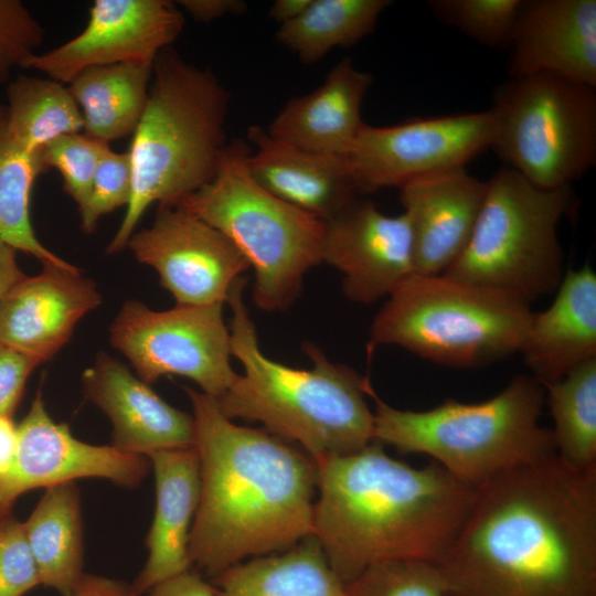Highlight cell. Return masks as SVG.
Masks as SVG:
<instances>
[{"instance_id": "44dd1931", "label": "cell", "mask_w": 596, "mask_h": 596, "mask_svg": "<svg viewBox=\"0 0 596 596\" xmlns=\"http://www.w3.org/2000/svg\"><path fill=\"white\" fill-rule=\"evenodd\" d=\"M247 140L252 178L279 200L324 222L358 199L347 157L300 149L256 125Z\"/></svg>"}, {"instance_id": "f1b7e54d", "label": "cell", "mask_w": 596, "mask_h": 596, "mask_svg": "<svg viewBox=\"0 0 596 596\" xmlns=\"http://www.w3.org/2000/svg\"><path fill=\"white\" fill-rule=\"evenodd\" d=\"M387 0H311L305 12L279 26L277 41L304 63H315L334 47L355 44L375 29Z\"/></svg>"}, {"instance_id": "d590c367", "label": "cell", "mask_w": 596, "mask_h": 596, "mask_svg": "<svg viewBox=\"0 0 596 596\" xmlns=\"http://www.w3.org/2000/svg\"><path fill=\"white\" fill-rule=\"evenodd\" d=\"M44 30L19 0H0V82L24 66L43 43Z\"/></svg>"}, {"instance_id": "603a6c76", "label": "cell", "mask_w": 596, "mask_h": 596, "mask_svg": "<svg viewBox=\"0 0 596 596\" xmlns=\"http://www.w3.org/2000/svg\"><path fill=\"white\" fill-rule=\"evenodd\" d=\"M156 481V507L147 534L148 558L132 583L141 595L192 568L189 539L201 494L195 446L158 450L148 456Z\"/></svg>"}, {"instance_id": "cb8c5ba5", "label": "cell", "mask_w": 596, "mask_h": 596, "mask_svg": "<svg viewBox=\"0 0 596 596\" xmlns=\"http://www.w3.org/2000/svg\"><path fill=\"white\" fill-rule=\"evenodd\" d=\"M373 76L347 57L312 92L286 103L266 129L300 149L347 157L364 125L361 108Z\"/></svg>"}, {"instance_id": "836d02e7", "label": "cell", "mask_w": 596, "mask_h": 596, "mask_svg": "<svg viewBox=\"0 0 596 596\" xmlns=\"http://www.w3.org/2000/svg\"><path fill=\"white\" fill-rule=\"evenodd\" d=\"M109 143L83 132L67 134L49 142L42 150L45 170L56 169L63 179V189L77 204L84 205L99 159Z\"/></svg>"}, {"instance_id": "30bf717a", "label": "cell", "mask_w": 596, "mask_h": 596, "mask_svg": "<svg viewBox=\"0 0 596 596\" xmlns=\"http://www.w3.org/2000/svg\"><path fill=\"white\" fill-rule=\"evenodd\" d=\"M489 111L490 148L539 188L572 185L596 163V87L550 73L510 78Z\"/></svg>"}, {"instance_id": "f35d334b", "label": "cell", "mask_w": 596, "mask_h": 596, "mask_svg": "<svg viewBox=\"0 0 596 596\" xmlns=\"http://www.w3.org/2000/svg\"><path fill=\"white\" fill-rule=\"evenodd\" d=\"M139 596H215V588L191 568L155 585Z\"/></svg>"}, {"instance_id": "7a4b0ae2", "label": "cell", "mask_w": 596, "mask_h": 596, "mask_svg": "<svg viewBox=\"0 0 596 596\" xmlns=\"http://www.w3.org/2000/svg\"><path fill=\"white\" fill-rule=\"evenodd\" d=\"M185 392L201 475L189 539L192 566L213 578L246 558L286 551L312 534L317 462L264 428L236 425L214 397Z\"/></svg>"}, {"instance_id": "7c38bea8", "label": "cell", "mask_w": 596, "mask_h": 596, "mask_svg": "<svg viewBox=\"0 0 596 596\" xmlns=\"http://www.w3.org/2000/svg\"><path fill=\"white\" fill-rule=\"evenodd\" d=\"M492 136L489 109L386 127L364 124L347 160L359 193L400 189L422 177L464 168L491 147Z\"/></svg>"}, {"instance_id": "4316f807", "label": "cell", "mask_w": 596, "mask_h": 596, "mask_svg": "<svg viewBox=\"0 0 596 596\" xmlns=\"http://www.w3.org/2000/svg\"><path fill=\"white\" fill-rule=\"evenodd\" d=\"M152 64L118 63L78 73L67 87L83 117V134L109 143L132 136L143 113Z\"/></svg>"}, {"instance_id": "b9f144b4", "label": "cell", "mask_w": 596, "mask_h": 596, "mask_svg": "<svg viewBox=\"0 0 596 596\" xmlns=\"http://www.w3.org/2000/svg\"><path fill=\"white\" fill-rule=\"evenodd\" d=\"M18 447V426L12 417L0 415V478L13 467Z\"/></svg>"}, {"instance_id": "ffe728a7", "label": "cell", "mask_w": 596, "mask_h": 596, "mask_svg": "<svg viewBox=\"0 0 596 596\" xmlns=\"http://www.w3.org/2000/svg\"><path fill=\"white\" fill-rule=\"evenodd\" d=\"M486 188V181L464 167L418 178L398 189L409 222L414 274H444L460 256L472 234Z\"/></svg>"}, {"instance_id": "e0dca14e", "label": "cell", "mask_w": 596, "mask_h": 596, "mask_svg": "<svg viewBox=\"0 0 596 596\" xmlns=\"http://www.w3.org/2000/svg\"><path fill=\"white\" fill-rule=\"evenodd\" d=\"M100 302L95 281L75 265H44L40 274L24 276L1 298L0 343L41 364L68 342L81 319Z\"/></svg>"}, {"instance_id": "e575fe53", "label": "cell", "mask_w": 596, "mask_h": 596, "mask_svg": "<svg viewBox=\"0 0 596 596\" xmlns=\"http://www.w3.org/2000/svg\"><path fill=\"white\" fill-rule=\"evenodd\" d=\"M131 184L128 152H117L108 147L99 159L88 196L78 210L83 232L92 234L100 217L120 206H127Z\"/></svg>"}, {"instance_id": "7bdbcfd3", "label": "cell", "mask_w": 596, "mask_h": 596, "mask_svg": "<svg viewBox=\"0 0 596 596\" xmlns=\"http://www.w3.org/2000/svg\"><path fill=\"white\" fill-rule=\"evenodd\" d=\"M24 276L17 263V251L0 240V300Z\"/></svg>"}, {"instance_id": "3957f363", "label": "cell", "mask_w": 596, "mask_h": 596, "mask_svg": "<svg viewBox=\"0 0 596 596\" xmlns=\"http://www.w3.org/2000/svg\"><path fill=\"white\" fill-rule=\"evenodd\" d=\"M373 440L318 466L312 534L345 583L394 560L438 563L462 525L477 487L432 461L397 460Z\"/></svg>"}, {"instance_id": "6da1fadb", "label": "cell", "mask_w": 596, "mask_h": 596, "mask_svg": "<svg viewBox=\"0 0 596 596\" xmlns=\"http://www.w3.org/2000/svg\"><path fill=\"white\" fill-rule=\"evenodd\" d=\"M437 564L446 596H596V469L554 454L481 483Z\"/></svg>"}, {"instance_id": "1f68e13d", "label": "cell", "mask_w": 596, "mask_h": 596, "mask_svg": "<svg viewBox=\"0 0 596 596\" xmlns=\"http://www.w3.org/2000/svg\"><path fill=\"white\" fill-rule=\"evenodd\" d=\"M522 0H430L443 23L492 49H509Z\"/></svg>"}, {"instance_id": "d4e9b609", "label": "cell", "mask_w": 596, "mask_h": 596, "mask_svg": "<svg viewBox=\"0 0 596 596\" xmlns=\"http://www.w3.org/2000/svg\"><path fill=\"white\" fill-rule=\"evenodd\" d=\"M211 583L215 596H352L313 534L286 551L233 565Z\"/></svg>"}, {"instance_id": "9a60e30c", "label": "cell", "mask_w": 596, "mask_h": 596, "mask_svg": "<svg viewBox=\"0 0 596 596\" xmlns=\"http://www.w3.org/2000/svg\"><path fill=\"white\" fill-rule=\"evenodd\" d=\"M149 467L146 456L75 438L67 424L56 423L50 416L39 391L18 425L13 467L0 478V517L11 513L15 500L32 489H46L81 478H100L136 488L148 475Z\"/></svg>"}, {"instance_id": "f546056e", "label": "cell", "mask_w": 596, "mask_h": 596, "mask_svg": "<svg viewBox=\"0 0 596 596\" xmlns=\"http://www.w3.org/2000/svg\"><path fill=\"white\" fill-rule=\"evenodd\" d=\"M44 171L42 151L29 152L11 138L7 108L0 105V240L17 252L34 256L43 266H70L40 242L32 226L31 193Z\"/></svg>"}, {"instance_id": "4fadbf2b", "label": "cell", "mask_w": 596, "mask_h": 596, "mask_svg": "<svg viewBox=\"0 0 596 596\" xmlns=\"http://www.w3.org/2000/svg\"><path fill=\"white\" fill-rule=\"evenodd\" d=\"M126 248L156 269L175 305H224L249 269L227 237L175 205L158 206L150 226L136 231Z\"/></svg>"}, {"instance_id": "8d00e7d4", "label": "cell", "mask_w": 596, "mask_h": 596, "mask_svg": "<svg viewBox=\"0 0 596 596\" xmlns=\"http://www.w3.org/2000/svg\"><path fill=\"white\" fill-rule=\"evenodd\" d=\"M39 584L23 523L11 513L0 517V596H22Z\"/></svg>"}, {"instance_id": "9c48e42d", "label": "cell", "mask_w": 596, "mask_h": 596, "mask_svg": "<svg viewBox=\"0 0 596 596\" xmlns=\"http://www.w3.org/2000/svg\"><path fill=\"white\" fill-rule=\"evenodd\" d=\"M486 184L470 240L444 275L529 305L555 292L565 274L557 230L574 199L572 185L539 188L507 167Z\"/></svg>"}, {"instance_id": "52a82bcc", "label": "cell", "mask_w": 596, "mask_h": 596, "mask_svg": "<svg viewBox=\"0 0 596 596\" xmlns=\"http://www.w3.org/2000/svg\"><path fill=\"white\" fill-rule=\"evenodd\" d=\"M532 313L528 302L502 290L444 274H412L375 315L369 343L478 369L520 352Z\"/></svg>"}, {"instance_id": "8fae6325", "label": "cell", "mask_w": 596, "mask_h": 596, "mask_svg": "<svg viewBox=\"0 0 596 596\" xmlns=\"http://www.w3.org/2000/svg\"><path fill=\"white\" fill-rule=\"evenodd\" d=\"M109 342L147 384L180 375L217 398L238 374L231 364V332L222 304L157 311L128 300L110 323Z\"/></svg>"}, {"instance_id": "5b68a950", "label": "cell", "mask_w": 596, "mask_h": 596, "mask_svg": "<svg viewBox=\"0 0 596 596\" xmlns=\"http://www.w3.org/2000/svg\"><path fill=\"white\" fill-rule=\"evenodd\" d=\"M230 93L210 68L172 46L152 64L147 103L128 152L131 196L106 253H120L145 212L175 205L210 182L227 145Z\"/></svg>"}, {"instance_id": "ba28073f", "label": "cell", "mask_w": 596, "mask_h": 596, "mask_svg": "<svg viewBox=\"0 0 596 596\" xmlns=\"http://www.w3.org/2000/svg\"><path fill=\"white\" fill-rule=\"evenodd\" d=\"M249 146L227 143L215 175L175 206L220 231L254 272L253 300L265 311L289 308L306 274L321 264L324 222L263 189L247 168Z\"/></svg>"}, {"instance_id": "2e32d148", "label": "cell", "mask_w": 596, "mask_h": 596, "mask_svg": "<svg viewBox=\"0 0 596 596\" xmlns=\"http://www.w3.org/2000/svg\"><path fill=\"white\" fill-rule=\"evenodd\" d=\"M321 262L342 275V291L353 302L389 297L414 274L409 222L387 215L368 200H354L328 221Z\"/></svg>"}, {"instance_id": "8992f818", "label": "cell", "mask_w": 596, "mask_h": 596, "mask_svg": "<svg viewBox=\"0 0 596 596\" xmlns=\"http://www.w3.org/2000/svg\"><path fill=\"white\" fill-rule=\"evenodd\" d=\"M368 395L374 401L373 440L403 455H426L475 487L556 454L551 429L540 425L545 390L532 375H517L487 401L449 398L426 411L393 407L371 384Z\"/></svg>"}, {"instance_id": "4dcf8cb0", "label": "cell", "mask_w": 596, "mask_h": 596, "mask_svg": "<svg viewBox=\"0 0 596 596\" xmlns=\"http://www.w3.org/2000/svg\"><path fill=\"white\" fill-rule=\"evenodd\" d=\"M543 386L556 455L577 470L596 469V359Z\"/></svg>"}, {"instance_id": "ee69618b", "label": "cell", "mask_w": 596, "mask_h": 596, "mask_svg": "<svg viewBox=\"0 0 596 596\" xmlns=\"http://www.w3.org/2000/svg\"><path fill=\"white\" fill-rule=\"evenodd\" d=\"M310 3L311 0H276L269 9V15L283 25L301 15Z\"/></svg>"}, {"instance_id": "83f0119b", "label": "cell", "mask_w": 596, "mask_h": 596, "mask_svg": "<svg viewBox=\"0 0 596 596\" xmlns=\"http://www.w3.org/2000/svg\"><path fill=\"white\" fill-rule=\"evenodd\" d=\"M7 123L11 138L39 152L60 136L82 132L84 123L67 85L49 77L19 75L7 87Z\"/></svg>"}, {"instance_id": "60d3db41", "label": "cell", "mask_w": 596, "mask_h": 596, "mask_svg": "<svg viewBox=\"0 0 596 596\" xmlns=\"http://www.w3.org/2000/svg\"><path fill=\"white\" fill-rule=\"evenodd\" d=\"M71 596H139L132 584L84 574Z\"/></svg>"}, {"instance_id": "74e56055", "label": "cell", "mask_w": 596, "mask_h": 596, "mask_svg": "<svg viewBox=\"0 0 596 596\" xmlns=\"http://www.w3.org/2000/svg\"><path fill=\"white\" fill-rule=\"evenodd\" d=\"M39 364L28 354L0 343V415L12 417L26 380Z\"/></svg>"}, {"instance_id": "d6a6232c", "label": "cell", "mask_w": 596, "mask_h": 596, "mask_svg": "<svg viewBox=\"0 0 596 596\" xmlns=\"http://www.w3.org/2000/svg\"><path fill=\"white\" fill-rule=\"evenodd\" d=\"M348 587L352 596H446L438 564L421 560L373 564Z\"/></svg>"}, {"instance_id": "484cf974", "label": "cell", "mask_w": 596, "mask_h": 596, "mask_svg": "<svg viewBox=\"0 0 596 596\" xmlns=\"http://www.w3.org/2000/svg\"><path fill=\"white\" fill-rule=\"evenodd\" d=\"M40 583L71 596L83 577L81 494L74 482L45 489L23 523Z\"/></svg>"}, {"instance_id": "7402d4cb", "label": "cell", "mask_w": 596, "mask_h": 596, "mask_svg": "<svg viewBox=\"0 0 596 596\" xmlns=\"http://www.w3.org/2000/svg\"><path fill=\"white\" fill-rule=\"evenodd\" d=\"M519 353L542 385L596 359V273L588 264L565 270L552 304L533 311Z\"/></svg>"}, {"instance_id": "277c9868", "label": "cell", "mask_w": 596, "mask_h": 596, "mask_svg": "<svg viewBox=\"0 0 596 596\" xmlns=\"http://www.w3.org/2000/svg\"><path fill=\"white\" fill-rule=\"evenodd\" d=\"M246 280L230 291L232 356L243 373L217 398L230 419L259 422L270 434L300 447L317 464L356 453L373 441V411L366 402L370 381L332 362L312 342L302 350L310 369H295L266 356L244 302Z\"/></svg>"}, {"instance_id": "ac0fdd59", "label": "cell", "mask_w": 596, "mask_h": 596, "mask_svg": "<svg viewBox=\"0 0 596 596\" xmlns=\"http://www.w3.org/2000/svg\"><path fill=\"white\" fill-rule=\"evenodd\" d=\"M85 396L113 424L118 450L142 455L195 445L193 416L161 398L120 361L98 352L82 376Z\"/></svg>"}, {"instance_id": "d6986e66", "label": "cell", "mask_w": 596, "mask_h": 596, "mask_svg": "<svg viewBox=\"0 0 596 596\" xmlns=\"http://www.w3.org/2000/svg\"><path fill=\"white\" fill-rule=\"evenodd\" d=\"M509 50L510 78L550 73L596 87V1L522 0Z\"/></svg>"}, {"instance_id": "5bb4252c", "label": "cell", "mask_w": 596, "mask_h": 596, "mask_svg": "<svg viewBox=\"0 0 596 596\" xmlns=\"http://www.w3.org/2000/svg\"><path fill=\"white\" fill-rule=\"evenodd\" d=\"M184 14L169 0H95L76 36L31 56L32 68L67 85L82 71L118 63L153 64L182 33Z\"/></svg>"}, {"instance_id": "ab89813d", "label": "cell", "mask_w": 596, "mask_h": 596, "mask_svg": "<svg viewBox=\"0 0 596 596\" xmlns=\"http://www.w3.org/2000/svg\"><path fill=\"white\" fill-rule=\"evenodd\" d=\"M200 22H212L228 14H240L246 9L241 0H180L175 2Z\"/></svg>"}]
</instances>
